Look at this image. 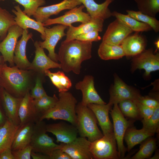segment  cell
<instances>
[{
    "label": "cell",
    "instance_id": "obj_1",
    "mask_svg": "<svg viewBox=\"0 0 159 159\" xmlns=\"http://www.w3.org/2000/svg\"><path fill=\"white\" fill-rule=\"evenodd\" d=\"M92 42L76 39L62 41L57 54L61 68L66 73L79 74L82 63L92 57Z\"/></svg>",
    "mask_w": 159,
    "mask_h": 159
},
{
    "label": "cell",
    "instance_id": "obj_2",
    "mask_svg": "<svg viewBox=\"0 0 159 159\" xmlns=\"http://www.w3.org/2000/svg\"><path fill=\"white\" fill-rule=\"evenodd\" d=\"M0 81L6 90L15 97L22 98L29 91V73L16 66L3 65Z\"/></svg>",
    "mask_w": 159,
    "mask_h": 159
},
{
    "label": "cell",
    "instance_id": "obj_3",
    "mask_svg": "<svg viewBox=\"0 0 159 159\" xmlns=\"http://www.w3.org/2000/svg\"><path fill=\"white\" fill-rule=\"evenodd\" d=\"M77 101L73 95L67 91L59 92L58 100L52 108L42 115L40 120H62L76 126L77 117L76 108Z\"/></svg>",
    "mask_w": 159,
    "mask_h": 159
},
{
    "label": "cell",
    "instance_id": "obj_4",
    "mask_svg": "<svg viewBox=\"0 0 159 159\" xmlns=\"http://www.w3.org/2000/svg\"><path fill=\"white\" fill-rule=\"evenodd\" d=\"M76 127L80 136L87 138L92 142L103 136L97 126V120L95 115L87 106L79 103L76 105Z\"/></svg>",
    "mask_w": 159,
    "mask_h": 159
},
{
    "label": "cell",
    "instance_id": "obj_5",
    "mask_svg": "<svg viewBox=\"0 0 159 159\" xmlns=\"http://www.w3.org/2000/svg\"><path fill=\"white\" fill-rule=\"evenodd\" d=\"M46 125L44 120L35 123L30 145L33 151L49 156L53 150L59 148L60 145L55 143L47 134Z\"/></svg>",
    "mask_w": 159,
    "mask_h": 159
},
{
    "label": "cell",
    "instance_id": "obj_6",
    "mask_svg": "<svg viewBox=\"0 0 159 159\" xmlns=\"http://www.w3.org/2000/svg\"><path fill=\"white\" fill-rule=\"evenodd\" d=\"M90 151L95 159L120 158L114 134L103 135L91 142Z\"/></svg>",
    "mask_w": 159,
    "mask_h": 159
},
{
    "label": "cell",
    "instance_id": "obj_7",
    "mask_svg": "<svg viewBox=\"0 0 159 159\" xmlns=\"http://www.w3.org/2000/svg\"><path fill=\"white\" fill-rule=\"evenodd\" d=\"M113 105L110 112L113 121V132L116 141L119 158H122L127 150L123 144L124 137L131 123L125 118L118 104H115Z\"/></svg>",
    "mask_w": 159,
    "mask_h": 159
},
{
    "label": "cell",
    "instance_id": "obj_8",
    "mask_svg": "<svg viewBox=\"0 0 159 159\" xmlns=\"http://www.w3.org/2000/svg\"><path fill=\"white\" fill-rule=\"evenodd\" d=\"M132 57L131 69L132 72L137 69H144L145 75L148 77L152 72L159 70V54L154 52L152 48L145 49Z\"/></svg>",
    "mask_w": 159,
    "mask_h": 159
},
{
    "label": "cell",
    "instance_id": "obj_9",
    "mask_svg": "<svg viewBox=\"0 0 159 159\" xmlns=\"http://www.w3.org/2000/svg\"><path fill=\"white\" fill-rule=\"evenodd\" d=\"M108 103L113 105L124 100H138L141 96L138 91L126 84L117 75H114V83L110 90Z\"/></svg>",
    "mask_w": 159,
    "mask_h": 159
},
{
    "label": "cell",
    "instance_id": "obj_10",
    "mask_svg": "<svg viewBox=\"0 0 159 159\" xmlns=\"http://www.w3.org/2000/svg\"><path fill=\"white\" fill-rule=\"evenodd\" d=\"M24 29L16 24L11 26L8 29L6 37L0 42V52L4 62H8L14 65L15 48L18 38L22 35Z\"/></svg>",
    "mask_w": 159,
    "mask_h": 159
},
{
    "label": "cell",
    "instance_id": "obj_11",
    "mask_svg": "<svg viewBox=\"0 0 159 159\" xmlns=\"http://www.w3.org/2000/svg\"><path fill=\"white\" fill-rule=\"evenodd\" d=\"M67 27L61 24H57L51 28L45 27V38L43 42L39 41L40 46L48 50V56L55 62L58 61L57 54L55 52V47L59 40L66 35L64 31Z\"/></svg>",
    "mask_w": 159,
    "mask_h": 159
},
{
    "label": "cell",
    "instance_id": "obj_12",
    "mask_svg": "<svg viewBox=\"0 0 159 159\" xmlns=\"http://www.w3.org/2000/svg\"><path fill=\"white\" fill-rule=\"evenodd\" d=\"M85 8L82 4L75 7L65 12L62 16L55 18L48 19L43 23L44 25L47 26L61 24L69 27L72 26V24L74 23L87 22L90 20L91 17L87 13L83 11Z\"/></svg>",
    "mask_w": 159,
    "mask_h": 159
},
{
    "label": "cell",
    "instance_id": "obj_13",
    "mask_svg": "<svg viewBox=\"0 0 159 159\" xmlns=\"http://www.w3.org/2000/svg\"><path fill=\"white\" fill-rule=\"evenodd\" d=\"M91 142L86 138L80 136L70 143H61L59 148L68 154L72 159H93L90 151Z\"/></svg>",
    "mask_w": 159,
    "mask_h": 159
},
{
    "label": "cell",
    "instance_id": "obj_14",
    "mask_svg": "<svg viewBox=\"0 0 159 159\" xmlns=\"http://www.w3.org/2000/svg\"><path fill=\"white\" fill-rule=\"evenodd\" d=\"M133 31L119 20L116 19L108 26L102 38V42L114 45H121Z\"/></svg>",
    "mask_w": 159,
    "mask_h": 159
},
{
    "label": "cell",
    "instance_id": "obj_15",
    "mask_svg": "<svg viewBox=\"0 0 159 159\" xmlns=\"http://www.w3.org/2000/svg\"><path fill=\"white\" fill-rule=\"evenodd\" d=\"M75 87L77 90H80L82 92V99L80 102L83 105L87 106L91 103L106 104L96 90L94 86V78L92 75H85L82 80L76 84Z\"/></svg>",
    "mask_w": 159,
    "mask_h": 159
},
{
    "label": "cell",
    "instance_id": "obj_16",
    "mask_svg": "<svg viewBox=\"0 0 159 159\" xmlns=\"http://www.w3.org/2000/svg\"><path fill=\"white\" fill-rule=\"evenodd\" d=\"M82 4L79 0H63L55 4L39 7L33 15L36 21L43 23L51 16L61 11L70 9Z\"/></svg>",
    "mask_w": 159,
    "mask_h": 159
},
{
    "label": "cell",
    "instance_id": "obj_17",
    "mask_svg": "<svg viewBox=\"0 0 159 159\" xmlns=\"http://www.w3.org/2000/svg\"><path fill=\"white\" fill-rule=\"evenodd\" d=\"M46 128L47 132L56 136L57 143H70L77 137L78 134L76 126L63 122L46 124Z\"/></svg>",
    "mask_w": 159,
    "mask_h": 159
},
{
    "label": "cell",
    "instance_id": "obj_18",
    "mask_svg": "<svg viewBox=\"0 0 159 159\" xmlns=\"http://www.w3.org/2000/svg\"><path fill=\"white\" fill-rule=\"evenodd\" d=\"M33 99L29 91L22 98L18 110L20 125L29 122L35 123L39 120L41 115L34 105Z\"/></svg>",
    "mask_w": 159,
    "mask_h": 159
},
{
    "label": "cell",
    "instance_id": "obj_19",
    "mask_svg": "<svg viewBox=\"0 0 159 159\" xmlns=\"http://www.w3.org/2000/svg\"><path fill=\"white\" fill-rule=\"evenodd\" d=\"M34 46L36 48L35 56L28 69L34 70L44 74L45 71L50 69L61 68L59 63L53 61L46 55L44 49L40 46L39 41H36Z\"/></svg>",
    "mask_w": 159,
    "mask_h": 159
},
{
    "label": "cell",
    "instance_id": "obj_20",
    "mask_svg": "<svg viewBox=\"0 0 159 159\" xmlns=\"http://www.w3.org/2000/svg\"><path fill=\"white\" fill-rule=\"evenodd\" d=\"M87 106L95 115L103 135L114 133L113 125L109 116V111L112 105L108 103L105 104L91 103Z\"/></svg>",
    "mask_w": 159,
    "mask_h": 159
},
{
    "label": "cell",
    "instance_id": "obj_21",
    "mask_svg": "<svg viewBox=\"0 0 159 159\" xmlns=\"http://www.w3.org/2000/svg\"><path fill=\"white\" fill-rule=\"evenodd\" d=\"M1 94L4 109L7 119L12 121L16 125H20L18 110L22 98L13 96L3 88L1 89Z\"/></svg>",
    "mask_w": 159,
    "mask_h": 159
},
{
    "label": "cell",
    "instance_id": "obj_22",
    "mask_svg": "<svg viewBox=\"0 0 159 159\" xmlns=\"http://www.w3.org/2000/svg\"><path fill=\"white\" fill-rule=\"evenodd\" d=\"M14 8L15 9H12V11L16 15L14 20L16 24L24 30L31 28L37 31L41 34V38L44 40L46 34L43 23L30 18L23 12L19 5L15 6Z\"/></svg>",
    "mask_w": 159,
    "mask_h": 159
},
{
    "label": "cell",
    "instance_id": "obj_23",
    "mask_svg": "<svg viewBox=\"0 0 159 159\" xmlns=\"http://www.w3.org/2000/svg\"><path fill=\"white\" fill-rule=\"evenodd\" d=\"M32 36V33H29L27 29L24 30L20 39L17 41L16 44L14 61L16 66L21 69H28L31 64L26 56V47L28 41Z\"/></svg>",
    "mask_w": 159,
    "mask_h": 159
},
{
    "label": "cell",
    "instance_id": "obj_24",
    "mask_svg": "<svg viewBox=\"0 0 159 159\" xmlns=\"http://www.w3.org/2000/svg\"><path fill=\"white\" fill-rule=\"evenodd\" d=\"M138 32L127 36L121 45L125 56L133 57L140 54L145 49L147 41L145 38Z\"/></svg>",
    "mask_w": 159,
    "mask_h": 159
},
{
    "label": "cell",
    "instance_id": "obj_25",
    "mask_svg": "<svg viewBox=\"0 0 159 159\" xmlns=\"http://www.w3.org/2000/svg\"><path fill=\"white\" fill-rule=\"evenodd\" d=\"M87 10L91 18L105 20L112 16V12L108 8L114 0H105L99 4L94 0H79Z\"/></svg>",
    "mask_w": 159,
    "mask_h": 159
},
{
    "label": "cell",
    "instance_id": "obj_26",
    "mask_svg": "<svg viewBox=\"0 0 159 159\" xmlns=\"http://www.w3.org/2000/svg\"><path fill=\"white\" fill-rule=\"evenodd\" d=\"M104 22V20L101 19L91 18L89 21L82 23L77 26L72 25L68 27L65 40L74 39L77 35L93 31L102 32L103 29Z\"/></svg>",
    "mask_w": 159,
    "mask_h": 159
},
{
    "label": "cell",
    "instance_id": "obj_27",
    "mask_svg": "<svg viewBox=\"0 0 159 159\" xmlns=\"http://www.w3.org/2000/svg\"><path fill=\"white\" fill-rule=\"evenodd\" d=\"M34 124L29 122L19 125L14 135L12 151L21 149L30 145Z\"/></svg>",
    "mask_w": 159,
    "mask_h": 159
},
{
    "label": "cell",
    "instance_id": "obj_28",
    "mask_svg": "<svg viewBox=\"0 0 159 159\" xmlns=\"http://www.w3.org/2000/svg\"><path fill=\"white\" fill-rule=\"evenodd\" d=\"M19 125L7 119L0 126V153L7 149H11L15 135Z\"/></svg>",
    "mask_w": 159,
    "mask_h": 159
},
{
    "label": "cell",
    "instance_id": "obj_29",
    "mask_svg": "<svg viewBox=\"0 0 159 159\" xmlns=\"http://www.w3.org/2000/svg\"><path fill=\"white\" fill-rule=\"evenodd\" d=\"M155 134L153 132L143 127L138 130L133 127H129L124 137L127 145V150L128 151H130L135 145Z\"/></svg>",
    "mask_w": 159,
    "mask_h": 159
},
{
    "label": "cell",
    "instance_id": "obj_30",
    "mask_svg": "<svg viewBox=\"0 0 159 159\" xmlns=\"http://www.w3.org/2000/svg\"><path fill=\"white\" fill-rule=\"evenodd\" d=\"M98 54L100 59L105 60L117 59L125 56L121 45L111 44L103 42L99 46Z\"/></svg>",
    "mask_w": 159,
    "mask_h": 159
},
{
    "label": "cell",
    "instance_id": "obj_31",
    "mask_svg": "<svg viewBox=\"0 0 159 159\" xmlns=\"http://www.w3.org/2000/svg\"><path fill=\"white\" fill-rule=\"evenodd\" d=\"M112 16L124 23L133 32H147L152 29L149 25L138 21L128 14H125L116 11L112 12Z\"/></svg>",
    "mask_w": 159,
    "mask_h": 159
},
{
    "label": "cell",
    "instance_id": "obj_32",
    "mask_svg": "<svg viewBox=\"0 0 159 159\" xmlns=\"http://www.w3.org/2000/svg\"><path fill=\"white\" fill-rule=\"evenodd\" d=\"M44 74L49 77L59 92L68 91L72 86L71 80L63 72L53 73L48 69L45 71Z\"/></svg>",
    "mask_w": 159,
    "mask_h": 159
},
{
    "label": "cell",
    "instance_id": "obj_33",
    "mask_svg": "<svg viewBox=\"0 0 159 159\" xmlns=\"http://www.w3.org/2000/svg\"><path fill=\"white\" fill-rule=\"evenodd\" d=\"M58 100L55 94L52 96L46 95L39 99H33V102L41 116L54 107Z\"/></svg>",
    "mask_w": 159,
    "mask_h": 159
},
{
    "label": "cell",
    "instance_id": "obj_34",
    "mask_svg": "<svg viewBox=\"0 0 159 159\" xmlns=\"http://www.w3.org/2000/svg\"><path fill=\"white\" fill-rule=\"evenodd\" d=\"M156 146V139L149 137L142 143L139 151L131 158L144 159L149 158L155 150Z\"/></svg>",
    "mask_w": 159,
    "mask_h": 159
},
{
    "label": "cell",
    "instance_id": "obj_35",
    "mask_svg": "<svg viewBox=\"0 0 159 159\" xmlns=\"http://www.w3.org/2000/svg\"><path fill=\"white\" fill-rule=\"evenodd\" d=\"M15 16L5 9L0 7V37L3 40L6 36L9 29L16 24Z\"/></svg>",
    "mask_w": 159,
    "mask_h": 159
},
{
    "label": "cell",
    "instance_id": "obj_36",
    "mask_svg": "<svg viewBox=\"0 0 159 159\" xmlns=\"http://www.w3.org/2000/svg\"><path fill=\"white\" fill-rule=\"evenodd\" d=\"M138 11L148 16L155 17L159 12V0H134Z\"/></svg>",
    "mask_w": 159,
    "mask_h": 159
},
{
    "label": "cell",
    "instance_id": "obj_37",
    "mask_svg": "<svg viewBox=\"0 0 159 159\" xmlns=\"http://www.w3.org/2000/svg\"><path fill=\"white\" fill-rule=\"evenodd\" d=\"M118 104L119 109L123 115L134 119L142 118L135 100H125Z\"/></svg>",
    "mask_w": 159,
    "mask_h": 159
},
{
    "label": "cell",
    "instance_id": "obj_38",
    "mask_svg": "<svg viewBox=\"0 0 159 159\" xmlns=\"http://www.w3.org/2000/svg\"><path fill=\"white\" fill-rule=\"evenodd\" d=\"M126 11L131 17L150 25L155 33L159 31V21L155 17L145 14L139 11L127 10Z\"/></svg>",
    "mask_w": 159,
    "mask_h": 159
},
{
    "label": "cell",
    "instance_id": "obj_39",
    "mask_svg": "<svg viewBox=\"0 0 159 159\" xmlns=\"http://www.w3.org/2000/svg\"><path fill=\"white\" fill-rule=\"evenodd\" d=\"M23 6V12L29 17L33 16L37 9L45 4V0H14Z\"/></svg>",
    "mask_w": 159,
    "mask_h": 159
},
{
    "label": "cell",
    "instance_id": "obj_40",
    "mask_svg": "<svg viewBox=\"0 0 159 159\" xmlns=\"http://www.w3.org/2000/svg\"><path fill=\"white\" fill-rule=\"evenodd\" d=\"M143 127L154 133L158 132L159 128V106L156 107L152 116L146 120L143 119Z\"/></svg>",
    "mask_w": 159,
    "mask_h": 159
},
{
    "label": "cell",
    "instance_id": "obj_41",
    "mask_svg": "<svg viewBox=\"0 0 159 159\" xmlns=\"http://www.w3.org/2000/svg\"><path fill=\"white\" fill-rule=\"evenodd\" d=\"M46 95L42 86V79L39 77H37L35 86L32 90L30 94L31 97L34 99H37Z\"/></svg>",
    "mask_w": 159,
    "mask_h": 159
},
{
    "label": "cell",
    "instance_id": "obj_42",
    "mask_svg": "<svg viewBox=\"0 0 159 159\" xmlns=\"http://www.w3.org/2000/svg\"><path fill=\"white\" fill-rule=\"evenodd\" d=\"M99 32L97 31H95L81 34L76 36L74 39L85 42H97L101 39Z\"/></svg>",
    "mask_w": 159,
    "mask_h": 159
},
{
    "label": "cell",
    "instance_id": "obj_43",
    "mask_svg": "<svg viewBox=\"0 0 159 159\" xmlns=\"http://www.w3.org/2000/svg\"><path fill=\"white\" fill-rule=\"evenodd\" d=\"M32 151V148L29 145L23 148L12 151V152L14 159H30Z\"/></svg>",
    "mask_w": 159,
    "mask_h": 159
},
{
    "label": "cell",
    "instance_id": "obj_44",
    "mask_svg": "<svg viewBox=\"0 0 159 159\" xmlns=\"http://www.w3.org/2000/svg\"><path fill=\"white\" fill-rule=\"evenodd\" d=\"M135 101L141 116L143 119L146 120L150 118L153 114L155 108L146 106L136 100H135Z\"/></svg>",
    "mask_w": 159,
    "mask_h": 159
},
{
    "label": "cell",
    "instance_id": "obj_45",
    "mask_svg": "<svg viewBox=\"0 0 159 159\" xmlns=\"http://www.w3.org/2000/svg\"><path fill=\"white\" fill-rule=\"evenodd\" d=\"M136 100L146 106L153 108H155L159 106V101L158 99L148 96H143L141 95Z\"/></svg>",
    "mask_w": 159,
    "mask_h": 159
},
{
    "label": "cell",
    "instance_id": "obj_46",
    "mask_svg": "<svg viewBox=\"0 0 159 159\" xmlns=\"http://www.w3.org/2000/svg\"><path fill=\"white\" fill-rule=\"evenodd\" d=\"M49 156L50 159H72L68 154L59 148L53 150Z\"/></svg>",
    "mask_w": 159,
    "mask_h": 159
},
{
    "label": "cell",
    "instance_id": "obj_47",
    "mask_svg": "<svg viewBox=\"0 0 159 159\" xmlns=\"http://www.w3.org/2000/svg\"><path fill=\"white\" fill-rule=\"evenodd\" d=\"M0 159H14L11 149H7L0 153Z\"/></svg>",
    "mask_w": 159,
    "mask_h": 159
},
{
    "label": "cell",
    "instance_id": "obj_48",
    "mask_svg": "<svg viewBox=\"0 0 159 159\" xmlns=\"http://www.w3.org/2000/svg\"><path fill=\"white\" fill-rule=\"evenodd\" d=\"M31 157L33 159H50L49 156L42 153L32 151Z\"/></svg>",
    "mask_w": 159,
    "mask_h": 159
},
{
    "label": "cell",
    "instance_id": "obj_49",
    "mask_svg": "<svg viewBox=\"0 0 159 159\" xmlns=\"http://www.w3.org/2000/svg\"><path fill=\"white\" fill-rule=\"evenodd\" d=\"M6 120H5L4 116L0 109V126L3 125Z\"/></svg>",
    "mask_w": 159,
    "mask_h": 159
},
{
    "label": "cell",
    "instance_id": "obj_50",
    "mask_svg": "<svg viewBox=\"0 0 159 159\" xmlns=\"http://www.w3.org/2000/svg\"><path fill=\"white\" fill-rule=\"evenodd\" d=\"M154 44L155 45V46L156 48V50L158 51L159 49V39L157 40H156Z\"/></svg>",
    "mask_w": 159,
    "mask_h": 159
},
{
    "label": "cell",
    "instance_id": "obj_51",
    "mask_svg": "<svg viewBox=\"0 0 159 159\" xmlns=\"http://www.w3.org/2000/svg\"><path fill=\"white\" fill-rule=\"evenodd\" d=\"M150 159H159V155L158 154V153H156Z\"/></svg>",
    "mask_w": 159,
    "mask_h": 159
},
{
    "label": "cell",
    "instance_id": "obj_52",
    "mask_svg": "<svg viewBox=\"0 0 159 159\" xmlns=\"http://www.w3.org/2000/svg\"><path fill=\"white\" fill-rule=\"evenodd\" d=\"M2 65L1 64V62H0V76L1 73V69H2Z\"/></svg>",
    "mask_w": 159,
    "mask_h": 159
},
{
    "label": "cell",
    "instance_id": "obj_53",
    "mask_svg": "<svg viewBox=\"0 0 159 159\" xmlns=\"http://www.w3.org/2000/svg\"><path fill=\"white\" fill-rule=\"evenodd\" d=\"M1 40V38L0 37V41ZM1 57H0V62H1Z\"/></svg>",
    "mask_w": 159,
    "mask_h": 159
},
{
    "label": "cell",
    "instance_id": "obj_54",
    "mask_svg": "<svg viewBox=\"0 0 159 159\" xmlns=\"http://www.w3.org/2000/svg\"><path fill=\"white\" fill-rule=\"evenodd\" d=\"M0 1H4V0H0Z\"/></svg>",
    "mask_w": 159,
    "mask_h": 159
}]
</instances>
